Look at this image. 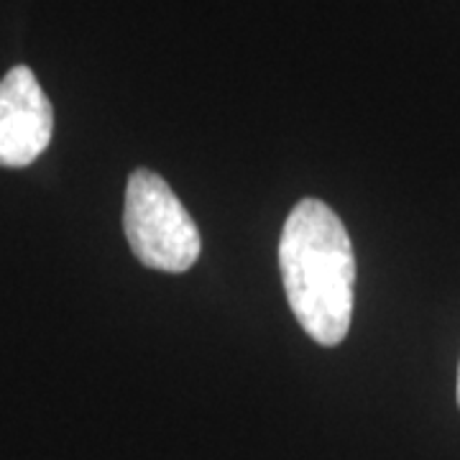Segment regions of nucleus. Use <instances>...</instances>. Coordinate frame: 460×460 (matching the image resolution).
Returning <instances> with one entry per match:
<instances>
[{"mask_svg": "<svg viewBox=\"0 0 460 460\" xmlns=\"http://www.w3.org/2000/svg\"><path fill=\"white\" fill-rule=\"evenodd\" d=\"M289 307L314 343H343L353 320L356 256L343 220L320 199H302L279 241Z\"/></svg>", "mask_w": 460, "mask_h": 460, "instance_id": "f257e3e1", "label": "nucleus"}, {"mask_svg": "<svg viewBox=\"0 0 460 460\" xmlns=\"http://www.w3.org/2000/svg\"><path fill=\"white\" fill-rule=\"evenodd\" d=\"M123 228L136 259L156 271L181 274L199 259V230L156 172L136 169L126 187Z\"/></svg>", "mask_w": 460, "mask_h": 460, "instance_id": "f03ea898", "label": "nucleus"}, {"mask_svg": "<svg viewBox=\"0 0 460 460\" xmlns=\"http://www.w3.org/2000/svg\"><path fill=\"white\" fill-rule=\"evenodd\" d=\"M54 111L26 65L0 80V166L33 164L51 141Z\"/></svg>", "mask_w": 460, "mask_h": 460, "instance_id": "7ed1b4c3", "label": "nucleus"}, {"mask_svg": "<svg viewBox=\"0 0 460 460\" xmlns=\"http://www.w3.org/2000/svg\"><path fill=\"white\" fill-rule=\"evenodd\" d=\"M458 404H460V368H458Z\"/></svg>", "mask_w": 460, "mask_h": 460, "instance_id": "20e7f679", "label": "nucleus"}]
</instances>
